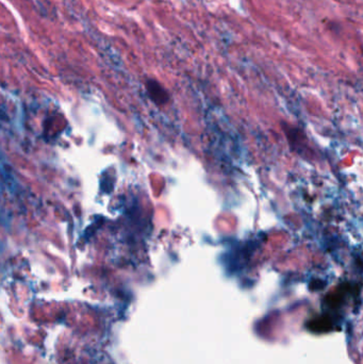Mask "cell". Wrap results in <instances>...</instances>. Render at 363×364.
<instances>
[{
  "label": "cell",
  "mask_w": 363,
  "mask_h": 364,
  "mask_svg": "<svg viewBox=\"0 0 363 364\" xmlns=\"http://www.w3.org/2000/svg\"><path fill=\"white\" fill-rule=\"evenodd\" d=\"M146 89L151 100H153L156 104L163 105L168 102V92H166V90L164 89L158 81L153 80V79L147 81Z\"/></svg>",
  "instance_id": "1"
}]
</instances>
